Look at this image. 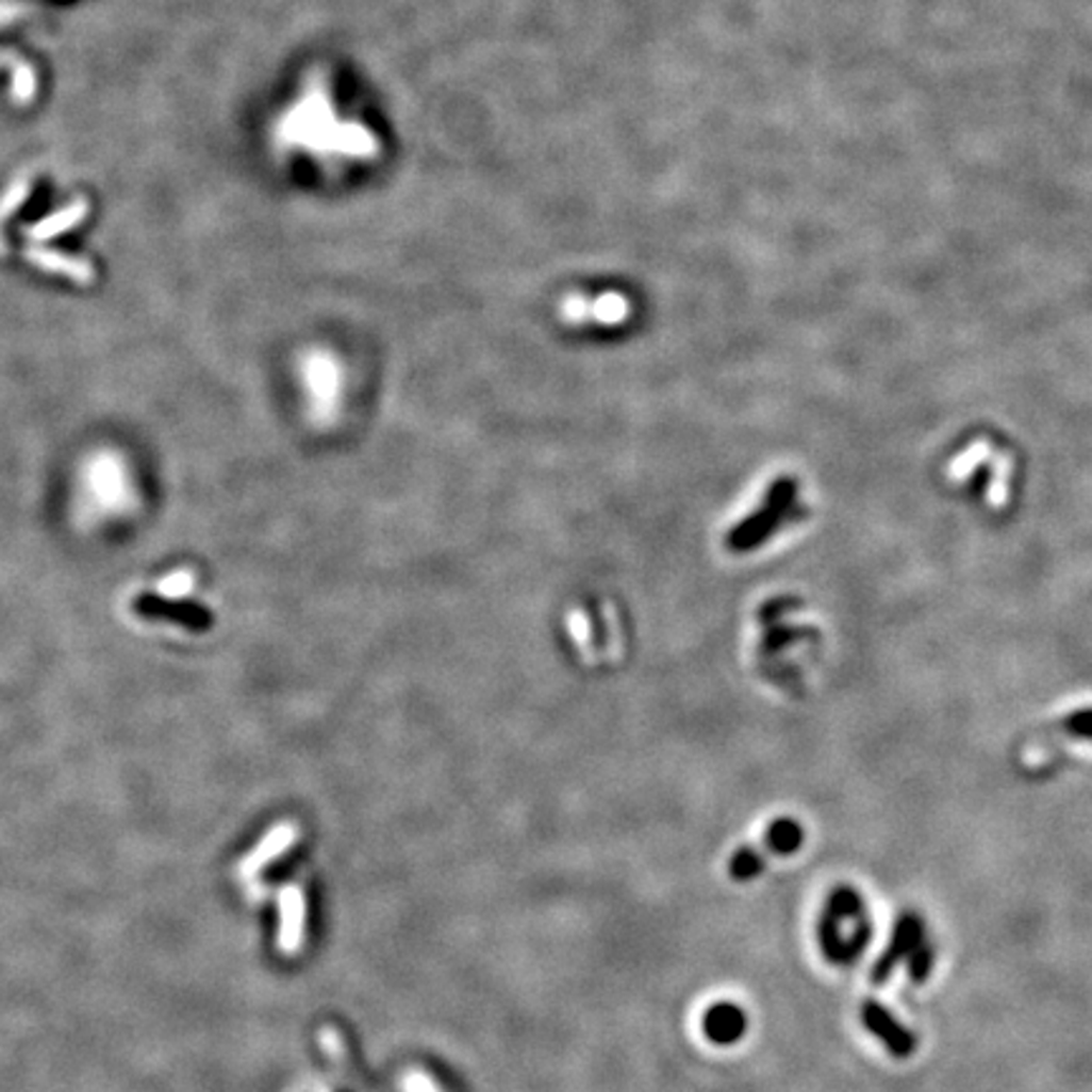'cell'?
<instances>
[{"label":"cell","mask_w":1092,"mask_h":1092,"mask_svg":"<svg viewBox=\"0 0 1092 1092\" xmlns=\"http://www.w3.org/2000/svg\"><path fill=\"white\" fill-rule=\"evenodd\" d=\"M923 939H926V923H923L921 915L913 913V910L903 913L898 923H895L893 939H890L888 948L882 950L878 963L873 966V974H870L873 983H886L895 966H898L900 961H906L910 950L919 946Z\"/></svg>","instance_id":"277c9868"},{"label":"cell","mask_w":1092,"mask_h":1092,"mask_svg":"<svg viewBox=\"0 0 1092 1092\" xmlns=\"http://www.w3.org/2000/svg\"><path fill=\"white\" fill-rule=\"evenodd\" d=\"M766 842L774 853H781V855L794 853V849L801 845V827L792 820L774 822L772 829L766 832Z\"/></svg>","instance_id":"8fae6325"},{"label":"cell","mask_w":1092,"mask_h":1092,"mask_svg":"<svg viewBox=\"0 0 1092 1092\" xmlns=\"http://www.w3.org/2000/svg\"><path fill=\"white\" fill-rule=\"evenodd\" d=\"M303 939V895L299 888L281 890V933L279 946L283 954H296Z\"/></svg>","instance_id":"ba28073f"},{"label":"cell","mask_w":1092,"mask_h":1092,"mask_svg":"<svg viewBox=\"0 0 1092 1092\" xmlns=\"http://www.w3.org/2000/svg\"><path fill=\"white\" fill-rule=\"evenodd\" d=\"M862 1024H865V1029L870 1031L873 1037H878V1040L886 1044V1049L890 1052L893 1057H898V1060H906V1057H910L915 1052V1037L913 1031L903 1027V1024L895 1020L890 1011L882 1007V1004H878L875 999H867L865 1004H862Z\"/></svg>","instance_id":"5b68a950"},{"label":"cell","mask_w":1092,"mask_h":1092,"mask_svg":"<svg viewBox=\"0 0 1092 1092\" xmlns=\"http://www.w3.org/2000/svg\"><path fill=\"white\" fill-rule=\"evenodd\" d=\"M792 496H794V483L792 481H779L772 489V494L766 496L768 509H764V511H761V514L754 516L751 518V526H741L739 534L733 536V542H737V544H751V542H757V539L764 536L766 531L772 529L774 518H777L779 511L784 509L787 503H792Z\"/></svg>","instance_id":"9c48e42d"},{"label":"cell","mask_w":1092,"mask_h":1092,"mask_svg":"<svg viewBox=\"0 0 1092 1092\" xmlns=\"http://www.w3.org/2000/svg\"><path fill=\"white\" fill-rule=\"evenodd\" d=\"M134 612L150 619H170V623H178L193 632H205L211 630L213 625V615L205 607L191 602H175V599L158 595H142L137 602H134Z\"/></svg>","instance_id":"52a82bcc"},{"label":"cell","mask_w":1092,"mask_h":1092,"mask_svg":"<svg viewBox=\"0 0 1092 1092\" xmlns=\"http://www.w3.org/2000/svg\"><path fill=\"white\" fill-rule=\"evenodd\" d=\"M294 840H296V825H292V822H283V825H276L271 832H268L266 838H263L259 845H255L253 853L248 855L246 860H243L241 873L243 875L261 873V870L266 867L268 862H271L274 858H279L283 849L292 847Z\"/></svg>","instance_id":"30bf717a"},{"label":"cell","mask_w":1092,"mask_h":1092,"mask_svg":"<svg viewBox=\"0 0 1092 1092\" xmlns=\"http://www.w3.org/2000/svg\"><path fill=\"white\" fill-rule=\"evenodd\" d=\"M332 117H329L327 104H321V99H309L307 104H301L296 114L288 121L286 134L292 139L307 142H327V145H334L336 150L344 152H367L373 147V139H369L367 132H362L360 127H334Z\"/></svg>","instance_id":"6da1fadb"},{"label":"cell","mask_w":1092,"mask_h":1092,"mask_svg":"<svg viewBox=\"0 0 1092 1092\" xmlns=\"http://www.w3.org/2000/svg\"><path fill=\"white\" fill-rule=\"evenodd\" d=\"M933 943H930L928 939H923L919 946H915L913 950H910V956L906 959L908 963V979L913 983H923L930 976V969H933Z\"/></svg>","instance_id":"5bb4252c"},{"label":"cell","mask_w":1092,"mask_h":1092,"mask_svg":"<svg viewBox=\"0 0 1092 1092\" xmlns=\"http://www.w3.org/2000/svg\"><path fill=\"white\" fill-rule=\"evenodd\" d=\"M761 870V858L754 849H744V853L737 855V860H733V873H737V878H754Z\"/></svg>","instance_id":"ac0fdd59"},{"label":"cell","mask_w":1092,"mask_h":1092,"mask_svg":"<svg viewBox=\"0 0 1092 1092\" xmlns=\"http://www.w3.org/2000/svg\"><path fill=\"white\" fill-rule=\"evenodd\" d=\"M1060 728H1064V733H1070V737L1092 741V708L1070 713V716L1060 724Z\"/></svg>","instance_id":"2e32d148"},{"label":"cell","mask_w":1092,"mask_h":1092,"mask_svg":"<svg viewBox=\"0 0 1092 1092\" xmlns=\"http://www.w3.org/2000/svg\"><path fill=\"white\" fill-rule=\"evenodd\" d=\"M84 485L92 506L101 516L119 514L130 503V478L125 463L114 453H99L86 463Z\"/></svg>","instance_id":"7a4b0ae2"},{"label":"cell","mask_w":1092,"mask_h":1092,"mask_svg":"<svg viewBox=\"0 0 1092 1092\" xmlns=\"http://www.w3.org/2000/svg\"><path fill=\"white\" fill-rule=\"evenodd\" d=\"M79 215H84V205H81V202H79V205L69 208V211H64L61 215H53L51 220H46V222H44V226L33 228L31 235H33V238H49V235L59 233L61 228H69L71 222L79 218Z\"/></svg>","instance_id":"9a60e30c"},{"label":"cell","mask_w":1092,"mask_h":1092,"mask_svg":"<svg viewBox=\"0 0 1092 1092\" xmlns=\"http://www.w3.org/2000/svg\"><path fill=\"white\" fill-rule=\"evenodd\" d=\"M562 316L569 321H597L612 324L625 321L630 316V301L615 292L599 296H569L562 301Z\"/></svg>","instance_id":"8992f818"},{"label":"cell","mask_w":1092,"mask_h":1092,"mask_svg":"<svg viewBox=\"0 0 1092 1092\" xmlns=\"http://www.w3.org/2000/svg\"><path fill=\"white\" fill-rule=\"evenodd\" d=\"M31 261L36 263V266H40V268H49V271H59V274L71 276L73 281H89L92 279V271L84 266V263L61 259V255H56V253H44V251L31 253Z\"/></svg>","instance_id":"4fadbf2b"},{"label":"cell","mask_w":1092,"mask_h":1092,"mask_svg":"<svg viewBox=\"0 0 1092 1092\" xmlns=\"http://www.w3.org/2000/svg\"><path fill=\"white\" fill-rule=\"evenodd\" d=\"M160 590H162V597H167V599L187 595V592L193 590V575L191 572H175V575L167 577L165 582H160Z\"/></svg>","instance_id":"e0dca14e"},{"label":"cell","mask_w":1092,"mask_h":1092,"mask_svg":"<svg viewBox=\"0 0 1092 1092\" xmlns=\"http://www.w3.org/2000/svg\"><path fill=\"white\" fill-rule=\"evenodd\" d=\"M708 1029H711V1035L716 1037V1040H733V1037H739L741 1029H744V1016H741L739 1009L721 1007L711 1014Z\"/></svg>","instance_id":"7c38bea8"},{"label":"cell","mask_w":1092,"mask_h":1092,"mask_svg":"<svg viewBox=\"0 0 1092 1092\" xmlns=\"http://www.w3.org/2000/svg\"><path fill=\"white\" fill-rule=\"evenodd\" d=\"M303 380H307L309 397H312V413L319 423L329 420L336 408V397H340V384H342V369L332 354L314 352L307 354L301 367Z\"/></svg>","instance_id":"3957f363"}]
</instances>
